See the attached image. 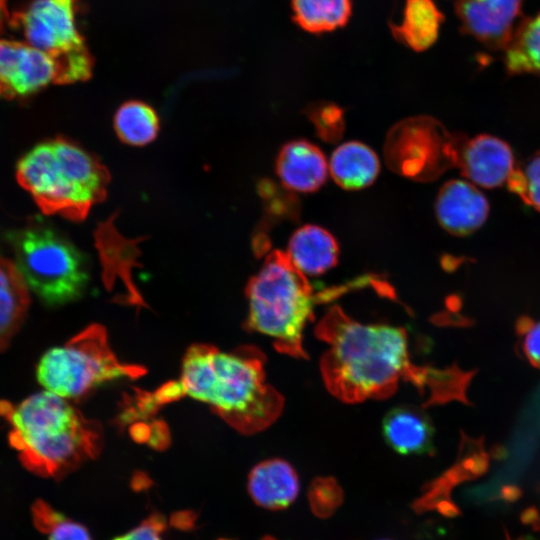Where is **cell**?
Masks as SVG:
<instances>
[{
    "mask_svg": "<svg viewBox=\"0 0 540 540\" xmlns=\"http://www.w3.org/2000/svg\"><path fill=\"white\" fill-rule=\"evenodd\" d=\"M316 335L328 344L321 360L324 383L344 402L387 398L401 381L423 388L434 376L412 362L403 328L362 324L334 306L318 323Z\"/></svg>",
    "mask_w": 540,
    "mask_h": 540,
    "instance_id": "cell-1",
    "label": "cell"
},
{
    "mask_svg": "<svg viewBox=\"0 0 540 540\" xmlns=\"http://www.w3.org/2000/svg\"><path fill=\"white\" fill-rule=\"evenodd\" d=\"M265 357L253 346L222 351L189 347L178 385L182 396L203 402L229 425L252 434L271 425L284 407L283 396L265 381Z\"/></svg>",
    "mask_w": 540,
    "mask_h": 540,
    "instance_id": "cell-2",
    "label": "cell"
},
{
    "mask_svg": "<svg viewBox=\"0 0 540 540\" xmlns=\"http://www.w3.org/2000/svg\"><path fill=\"white\" fill-rule=\"evenodd\" d=\"M0 417L11 427L8 440L22 465L41 477L60 479L101 448L100 426L46 390L19 404L0 400Z\"/></svg>",
    "mask_w": 540,
    "mask_h": 540,
    "instance_id": "cell-3",
    "label": "cell"
},
{
    "mask_svg": "<svg viewBox=\"0 0 540 540\" xmlns=\"http://www.w3.org/2000/svg\"><path fill=\"white\" fill-rule=\"evenodd\" d=\"M16 175L44 213L74 221L105 198L109 183L97 158L63 138L33 147L18 162Z\"/></svg>",
    "mask_w": 540,
    "mask_h": 540,
    "instance_id": "cell-4",
    "label": "cell"
},
{
    "mask_svg": "<svg viewBox=\"0 0 540 540\" xmlns=\"http://www.w3.org/2000/svg\"><path fill=\"white\" fill-rule=\"evenodd\" d=\"M348 286L316 294L306 275L296 269L286 253H269L246 287V327L271 337L275 348L295 358H307L303 332L313 318V308L322 298H332Z\"/></svg>",
    "mask_w": 540,
    "mask_h": 540,
    "instance_id": "cell-5",
    "label": "cell"
},
{
    "mask_svg": "<svg viewBox=\"0 0 540 540\" xmlns=\"http://www.w3.org/2000/svg\"><path fill=\"white\" fill-rule=\"evenodd\" d=\"M15 265L28 289L48 306L82 296L89 281L85 257L50 226L34 224L11 233Z\"/></svg>",
    "mask_w": 540,
    "mask_h": 540,
    "instance_id": "cell-6",
    "label": "cell"
},
{
    "mask_svg": "<svg viewBox=\"0 0 540 540\" xmlns=\"http://www.w3.org/2000/svg\"><path fill=\"white\" fill-rule=\"evenodd\" d=\"M146 373L140 365L121 362L112 351L106 330L92 324L61 346L43 354L37 380L46 391L74 400L108 381L135 379Z\"/></svg>",
    "mask_w": 540,
    "mask_h": 540,
    "instance_id": "cell-7",
    "label": "cell"
},
{
    "mask_svg": "<svg viewBox=\"0 0 540 540\" xmlns=\"http://www.w3.org/2000/svg\"><path fill=\"white\" fill-rule=\"evenodd\" d=\"M77 3L78 0H35L19 15L28 43L54 60L57 84L86 80L92 72V56L77 29Z\"/></svg>",
    "mask_w": 540,
    "mask_h": 540,
    "instance_id": "cell-8",
    "label": "cell"
},
{
    "mask_svg": "<svg viewBox=\"0 0 540 540\" xmlns=\"http://www.w3.org/2000/svg\"><path fill=\"white\" fill-rule=\"evenodd\" d=\"M464 142L449 135L428 116L400 121L388 132L384 155L395 173L417 181H429L446 167L458 165Z\"/></svg>",
    "mask_w": 540,
    "mask_h": 540,
    "instance_id": "cell-9",
    "label": "cell"
},
{
    "mask_svg": "<svg viewBox=\"0 0 540 540\" xmlns=\"http://www.w3.org/2000/svg\"><path fill=\"white\" fill-rule=\"evenodd\" d=\"M57 67L45 52L29 43L0 40V98L28 96L57 84Z\"/></svg>",
    "mask_w": 540,
    "mask_h": 540,
    "instance_id": "cell-10",
    "label": "cell"
},
{
    "mask_svg": "<svg viewBox=\"0 0 540 540\" xmlns=\"http://www.w3.org/2000/svg\"><path fill=\"white\" fill-rule=\"evenodd\" d=\"M523 0H457L461 29L485 47L505 49L516 29Z\"/></svg>",
    "mask_w": 540,
    "mask_h": 540,
    "instance_id": "cell-11",
    "label": "cell"
},
{
    "mask_svg": "<svg viewBox=\"0 0 540 540\" xmlns=\"http://www.w3.org/2000/svg\"><path fill=\"white\" fill-rule=\"evenodd\" d=\"M436 217L449 233L463 236L477 230L485 222L489 205L485 196L471 182L450 180L436 198Z\"/></svg>",
    "mask_w": 540,
    "mask_h": 540,
    "instance_id": "cell-12",
    "label": "cell"
},
{
    "mask_svg": "<svg viewBox=\"0 0 540 540\" xmlns=\"http://www.w3.org/2000/svg\"><path fill=\"white\" fill-rule=\"evenodd\" d=\"M458 166L474 184L494 188L507 182L514 171V158L507 143L480 135L463 144Z\"/></svg>",
    "mask_w": 540,
    "mask_h": 540,
    "instance_id": "cell-13",
    "label": "cell"
},
{
    "mask_svg": "<svg viewBox=\"0 0 540 540\" xmlns=\"http://www.w3.org/2000/svg\"><path fill=\"white\" fill-rule=\"evenodd\" d=\"M276 172L283 187L291 192L309 193L326 181L329 166L322 151L306 140L286 143L277 156Z\"/></svg>",
    "mask_w": 540,
    "mask_h": 540,
    "instance_id": "cell-14",
    "label": "cell"
},
{
    "mask_svg": "<svg viewBox=\"0 0 540 540\" xmlns=\"http://www.w3.org/2000/svg\"><path fill=\"white\" fill-rule=\"evenodd\" d=\"M299 488L296 470L280 458L258 463L248 476L247 489L252 500L269 510L288 507L296 499Z\"/></svg>",
    "mask_w": 540,
    "mask_h": 540,
    "instance_id": "cell-15",
    "label": "cell"
},
{
    "mask_svg": "<svg viewBox=\"0 0 540 540\" xmlns=\"http://www.w3.org/2000/svg\"><path fill=\"white\" fill-rule=\"evenodd\" d=\"M382 434L387 444L402 455H422L433 448L434 428L420 408L401 405L387 412L382 421Z\"/></svg>",
    "mask_w": 540,
    "mask_h": 540,
    "instance_id": "cell-16",
    "label": "cell"
},
{
    "mask_svg": "<svg viewBox=\"0 0 540 540\" xmlns=\"http://www.w3.org/2000/svg\"><path fill=\"white\" fill-rule=\"evenodd\" d=\"M286 255L301 273L316 276L337 264L339 246L326 229L316 225H304L292 234Z\"/></svg>",
    "mask_w": 540,
    "mask_h": 540,
    "instance_id": "cell-17",
    "label": "cell"
},
{
    "mask_svg": "<svg viewBox=\"0 0 540 540\" xmlns=\"http://www.w3.org/2000/svg\"><path fill=\"white\" fill-rule=\"evenodd\" d=\"M329 173L343 189L359 190L371 185L380 170L376 153L358 141L339 145L328 162Z\"/></svg>",
    "mask_w": 540,
    "mask_h": 540,
    "instance_id": "cell-18",
    "label": "cell"
},
{
    "mask_svg": "<svg viewBox=\"0 0 540 540\" xmlns=\"http://www.w3.org/2000/svg\"><path fill=\"white\" fill-rule=\"evenodd\" d=\"M29 303L28 287L15 263L0 257V351L19 330Z\"/></svg>",
    "mask_w": 540,
    "mask_h": 540,
    "instance_id": "cell-19",
    "label": "cell"
},
{
    "mask_svg": "<svg viewBox=\"0 0 540 540\" xmlns=\"http://www.w3.org/2000/svg\"><path fill=\"white\" fill-rule=\"evenodd\" d=\"M443 19L433 0H406L402 19L391 25V31L396 40L420 52L437 40Z\"/></svg>",
    "mask_w": 540,
    "mask_h": 540,
    "instance_id": "cell-20",
    "label": "cell"
},
{
    "mask_svg": "<svg viewBox=\"0 0 540 540\" xmlns=\"http://www.w3.org/2000/svg\"><path fill=\"white\" fill-rule=\"evenodd\" d=\"M291 6L297 25L316 34L344 26L352 12V0H291Z\"/></svg>",
    "mask_w": 540,
    "mask_h": 540,
    "instance_id": "cell-21",
    "label": "cell"
},
{
    "mask_svg": "<svg viewBox=\"0 0 540 540\" xmlns=\"http://www.w3.org/2000/svg\"><path fill=\"white\" fill-rule=\"evenodd\" d=\"M504 51L509 73L540 75V13L518 22Z\"/></svg>",
    "mask_w": 540,
    "mask_h": 540,
    "instance_id": "cell-22",
    "label": "cell"
},
{
    "mask_svg": "<svg viewBox=\"0 0 540 540\" xmlns=\"http://www.w3.org/2000/svg\"><path fill=\"white\" fill-rule=\"evenodd\" d=\"M114 128L120 140L132 146L152 142L159 131V118L155 110L142 101H128L115 113Z\"/></svg>",
    "mask_w": 540,
    "mask_h": 540,
    "instance_id": "cell-23",
    "label": "cell"
},
{
    "mask_svg": "<svg viewBox=\"0 0 540 540\" xmlns=\"http://www.w3.org/2000/svg\"><path fill=\"white\" fill-rule=\"evenodd\" d=\"M35 527L47 536V540H92L88 529L43 500H37L31 508Z\"/></svg>",
    "mask_w": 540,
    "mask_h": 540,
    "instance_id": "cell-24",
    "label": "cell"
},
{
    "mask_svg": "<svg viewBox=\"0 0 540 540\" xmlns=\"http://www.w3.org/2000/svg\"><path fill=\"white\" fill-rule=\"evenodd\" d=\"M509 189L525 203L540 210V155L521 170H514L507 180Z\"/></svg>",
    "mask_w": 540,
    "mask_h": 540,
    "instance_id": "cell-25",
    "label": "cell"
},
{
    "mask_svg": "<svg viewBox=\"0 0 540 540\" xmlns=\"http://www.w3.org/2000/svg\"><path fill=\"white\" fill-rule=\"evenodd\" d=\"M343 494L331 478L316 479L310 486L308 500L313 513L321 518L331 516L342 502Z\"/></svg>",
    "mask_w": 540,
    "mask_h": 540,
    "instance_id": "cell-26",
    "label": "cell"
},
{
    "mask_svg": "<svg viewBox=\"0 0 540 540\" xmlns=\"http://www.w3.org/2000/svg\"><path fill=\"white\" fill-rule=\"evenodd\" d=\"M307 115L324 140L334 141L341 137L344 129L343 112L337 105L317 103L307 109Z\"/></svg>",
    "mask_w": 540,
    "mask_h": 540,
    "instance_id": "cell-27",
    "label": "cell"
},
{
    "mask_svg": "<svg viewBox=\"0 0 540 540\" xmlns=\"http://www.w3.org/2000/svg\"><path fill=\"white\" fill-rule=\"evenodd\" d=\"M166 528L165 518L158 513L150 515L138 526L113 540H162Z\"/></svg>",
    "mask_w": 540,
    "mask_h": 540,
    "instance_id": "cell-28",
    "label": "cell"
},
{
    "mask_svg": "<svg viewBox=\"0 0 540 540\" xmlns=\"http://www.w3.org/2000/svg\"><path fill=\"white\" fill-rule=\"evenodd\" d=\"M523 350L529 362L540 368V322L533 324L526 330Z\"/></svg>",
    "mask_w": 540,
    "mask_h": 540,
    "instance_id": "cell-29",
    "label": "cell"
},
{
    "mask_svg": "<svg viewBox=\"0 0 540 540\" xmlns=\"http://www.w3.org/2000/svg\"><path fill=\"white\" fill-rule=\"evenodd\" d=\"M262 540H275V539L268 536V537L263 538Z\"/></svg>",
    "mask_w": 540,
    "mask_h": 540,
    "instance_id": "cell-30",
    "label": "cell"
},
{
    "mask_svg": "<svg viewBox=\"0 0 540 540\" xmlns=\"http://www.w3.org/2000/svg\"><path fill=\"white\" fill-rule=\"evenodd\" d=\"M380 540H390V539H380Z\"/></svg>",
    "mask_w": 540,
    "mask_h": 540,
    "instance_id": "cell-31",
    "label": "cell"
},
{
    "mask_svg": "<svg viewBox=\"0 0 540 540\" xmlns=\"http://www.w3.org/2000/svg\"><path fill=\"white\" fill-rule=\"evenodd\" d=\"M221 540H227V539H221Z\"/></svg>",
    "mask_w": 540,
    "mask_h": 540,
    "instance_id": "cell-32",
    "label": "cell"
},
{
    "mask_svg": "<svg viewBox=\"0 0 540 540\" xmlns=\"http://www.w3.org/2000/svg\"><path fill=\"white\" fill-rule=\"evenodd\" d=\"M508 540H511V539H508Z\"/></svg>",
    "mask_w": 540,
    "mask_h": 540,
    "instance_id": "cell-33",
    "label": "cell"
}]
</instances>
